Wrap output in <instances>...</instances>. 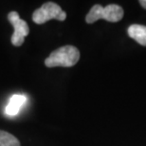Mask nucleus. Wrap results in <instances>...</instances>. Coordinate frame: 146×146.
Returning a JSON list of instances; mask_svg holds the SVG:
<instances>
[{
    "label": "nucleus",
    "instance_id": "6e6552de",
    "mask_svg": "<svg viewBox=\"0 0 146 146\" xmlns=\"http://www.w3.org/2000/svg\"><path fill=\"white\" fill-rule=\"evenodd\" d=\"M139 4L146 10V0H141V1H139Z\"/></svg>",
    "mask_w": 146,
    "mask_h": 146
},
{
    "label": "nucleus",
    "instance_id": "20e7f679",
    "mask_svg": "<svg viewBox=\"0 0 146 146\" xmlns=\"http://www.w3.org/2000/svg\"><path fill=\"white\" fill-rule=\"evenodd\" d=\"M62 11V9L56 3L46 2L34 11L33 14V20L34 23L41 25L51 19L57 20L58 16Z\"/></svg>",
    "mask_w": 146,
    "mask_h": 146
},
{
    "label": "nucleus",
    "instance_id": "f03ea898",
    "mask_svg": "<svg viewBox=\"0 0 146 146\" xmlns=\"http://www.w3.org/2000/svg\"><path fill=\"white\" fill-rule=\"evenodd\" d=\"M123 9L117 4H109L103 7L100 4H96L90 9L86 16V21L92 24L99 19H104L108 22H119L123 17Z\"/></svg>",
    "mask_w": 146,
    "mask_h": 146
},
{
    "label": "nucleus",
    "instance_id": "423d86ee",
    "mask_svg": "<svg viewBox=\"0 0 146 146\" xmlns=\"http://www.w3.org/2000/svg\"><path fill=\"white\" fill-rule=\"evenodd\" d=\"M128 35L138 42L139 45L146 46V26L132 25L127 30Z\"/></svg>",
    "mask_w": 146,
    "mask_h": 146
},
{
    "label": "nucleus",
    "instance_id": "39448f33",
    "mask_svg": "<svg viewBox=\"0 0 146 146\" xmlns=\"http://www.w3.org/2000/svg\"><path fill=\"white\" fill-rule=\"evenodd\" d=\"M26 103H27V97L25 95L14 94L11 97L8 106H6L5 113L10 117L16 116Z\"/></svg>",
    "mask_w": 146,
    "mask_h": 146
},
{
    "label": "nucleus",
    "instance_id": "7ed1b4c3",
    "mask_svg": "<svg viewBox=\"0 0 146 146\" xmlns=\"http://www.w3.org/2000/svg\"><path fill=\"white\" fill-rule=\"evenodd\" d=\"M8 20L14 29V33L11 36V44L15 46H22L25 41V37L30 33L28 23L20 18L17 11H11L8 14Z\"/></svg>",
    "mask_w": 146,
    "mask_h": 146
},
{
    "label": "nucleus",
    "instance_id": "f257e3e1",
    "mask_svg": "<svg viewBox=\"0 0 146 146\" xmlns=\"http://www.w3.org/2000/svg\"><path fill=\"white\" fill-rule=\"evenodd\" d=\"M80 59V51L73 46H65L52 51L45 60V65L48 68H70L78 63Z\"/></svg>",
    "mask_w": 146,
    "mask_h": 146
},
{
    "label": "nucleus",
    "instance_id": "0eeeda50",
    "mask_svg": "<svg viewBox=\"0 0 146 146\" xmlns=\"http://www.w3.org/2000/svg\"><path fill=\"white\" fill-rule=\"evenodd\" d=\"M0 146H21L19 141L11 134L0 130Z\"/></svg>",
    "mask_w": 146,
    "mask_h": 146
}]
</instances>
